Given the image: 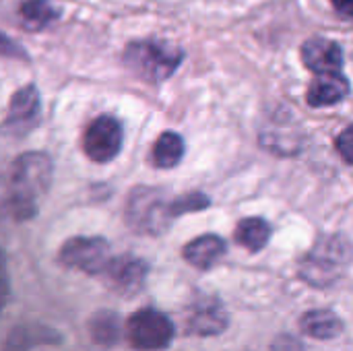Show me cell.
Instances as JSON below:
<instances>
[{
  "label": "cell",
  "instance_id": "6da1fadb",
  "mask_svg": "<svg viewBox=\"0 0 353 351\" xmlns=\"http://www.w3.org/2000/svg\"><path fill=\"white\" fill-rule=\"evenodd\" d=\"M52 182V161L43 153H25L17 157L4 176V211L17 221L31 219L37 211V199Z\"/></svg>",
  "mask_w": 353,
  "mask_h": 351
},
{
  "label": "cell",
  "instance_id": "7a4b0ae2",
  "mask_svg": "<svg viewBox=\"0 0 353 351\" xmlns=\"http://www.w3.org/2000/svg\"><path fill=\"white\" fill-rule=\"evenodd\" d=\"M184 52L174 43L161 39H141L126 46L124 62L126 66L147 83H161L170 79L180 62Z\"/></svg>",
  "mask_w": 353,
  "mask_h": 351
},
{
  "label": "cell",
  "instance_id": "3957f363",
  "mask_svg": "<svg viewBox=\"0 0 353 351\" xmlns=\"http://www.w3.org/2000/svg\"><path fill=\"white\" fill-rule=\"evenodd\" d=\"M350 265V244L341 236H327L304 257L300 265L302 279L312 288H329L337 283Z\"/></svg>",
  "mask_w": 353,
  "mask_h": 351
},
{
  "label": "cell",
  "instance_id": "277c9868",
  "mask_svg": "<svg viewBox=\"0 0 353 351\" xmlns=\"http://www.w3.org/2000/svg\"><path fill=\"white\" fill-rule=\"evenodd\" d=\"M174 219L172 199L157 188L139 186L130 192L126 205L128 225L143 236H161Z\"/></svg>",
  "mask_w": 353,
  "mask_h": 351
},
{
  "label": "cell",
  "instance_id": "5b68a950",
  "mask_svg": "<svg viewBox=\"0 0 353 351\" xmlns=\"http://www.w3.org/2000/svg\"><path fill=\"white\" fill-rule=\"evenodd\" d=\"M124 335L134 350H165L172 343L174 325L163 312H159L155 308H143L126 321Z\"/></svg>",
  "mask_w": 353,
  "mask_h": 351
},
{
  "label": "cell",
  "instance_id": "8992f818",
  "mask_svg": "<svg viewBox=\"0 0 353 351\" xmlns=\"http://www.w3.org/2000/svg\"><path fill=\"white\" fill-rule=\"evenodd\" d=\"M83 149L87 157L95 163L112 161L122 149V126L112 116L95 118L83 137Z\"/></svg>",
  "mask_w": 353,
  "mask_h": 351
},
{
  "label": "cell",
  "instance_id": "52a82bcc",
  "mask_svg": "<svg viewBox=\"0 0 353 351\" xmlns=\"http://www.w3.org/2000/svg\"><path fill=\"white\" fill-rule=\"evenodd\" d=\"M110 261V244L103 238H72L60 248V263L87 275H99Z\"/></svg>",
  "mask_w": 353,
  "mask_h": 351
},
{
  "label": "cell",
  "instance_id": "ba28073f",
  "mask_svg": "<svg viewBox=\"0 0 353 351\" xmlns=\"http://www.w3.org/2000/svg\"><path fill=\"white\" fill-rule=\"evenodd\" d=\"M149 267L145 261L134 257H116L105 263L103 271L99 273L110 290H114L120 296H132L137 294L147 279Z\"/></svg>",
  "mask_w": 353,
  "mask_h": 351
},
{
  "label": "cell",
  "instance_id": "9c48e42d",
  "mask_svg": "<svg viewBox=\"0 0 353 351\" xmlns=\"http://www.w3.org/2000/svg\"><path fill=\"white\" fill-rule=\"evenodd\" d=\"M228 312L217 298H199L186 314V333L194 337H213L228 329Z\"/></svg>",
  "mask_w": 353,
  "mask_h": 351
},
{
  "label": "cell",
  "instance_id": "30bf717a",
  "mask_svg": "<svg viewBox=\"0 0 353 351\" xmlns=\"http://www.w3.org/2000/svg\"><path fill=\"white\" fill-rule=\"evenodd\" d=\"M39 118V95L33 85L19 89L10 99V110L4 120V130L14 134H25L31 126H35Z\"/></svg>",
  "mask_w": 353,
  "mask_h": 351
},
{
  "label": "cell",
  "instance_id": "8fae6325",
  "mask_svg": "<svg viewBox=\"0 0 353 351\" xmlns=\"http://www.w3.org/2000/svg\"><path fill=\"white\" fill-rule=\"evenodd\" d=\"M304 64L316 74L325 72H341L343 68V52L337 41L327 37H312L302 46Z\"/></svg>",
  "mask_w": 353,
  "mask_h": 351
},
{
  "label": "cell",
  "instance_id": "7c38bea8",
  "mask_svg": "<svg viewBox=\"0 0 353 351\" xmlns=\"http://www.w3.org/2000/svg\"><path fill=\"white\" fill-rule=\"evenodd\" d=\"M350 95V81L341 72L319 74L308 89V103L312 108L335 106Z\"/></svg>",
  "mask_w": 353,
  "mask_h": 351
},
{
  "label": "cell",
  "instance_id": "4fadbf2b",
  "mask_svg": "<svg viewBox=\"0 0 353 351\" xmlns=\"http://www.w3.org/2000/svg\"><path fill=\"white\" fill-rule=\"evenodd\" d=\"M223 254H225V242L219 236H213V234L194 238L192 242H188L184 246V259L192 267L203 269V271L217 265Z\"/></svg>",
  "mask_w": 353,
  "mask_h": 351
},
{
  "label": "cell",
  "instance_id": "5bb4252c",
  "mask_svg": "<svg viewBox=\"0 0 353 351\" xmlns=\"http://www.w3.org/2000/svg\"><path fill=\"white\" fill-rule=\"evenodd\" d=\"M41 343H60V333L43 325H19L6 337L2 351H29L33 345Z\"/></svg>",
  "mask_w": 353,
  "mask_h": 351
},
{
  "label": "cell",
  "instance_id": "9a60e30c",
  "mask_svg": "<svg viewBox=\"0 0 353 351\" xmlns=\"http://www.w3.org/2000/svg\"><path fill=\"white\" fill-rule=\"evenodd\" d=\"M304 335L321 341L335 339L343 333V323L333 310H310L300 319Z\"/></svg>",
  "mask_w": 353,
  "mask_h": 351
},
{
  "label": "cell",
  "instance_id": "2e32d148",
  "mask_svg": "<svg viewBox=\"0 0 353 351\" xmlns=\"http://www.w3.org/2000/svg\"><path fill=\"white\" fill-rule=\"evenodd\" d=\"M89 335L97 345H116L122 337V321L116 312L99 310L89 319Z\"/></svg>",
  "mask_w": 353,
  "mask_h": 351
},
{
  "label": "cell",
  "instance_id": "e0dca14e",
  "mask_svg": "<svg viewBox=\"0 0 353 351\" xmlns=\"http://www.w3.org/2000/svg\"><path fill=\"white\" fill-rule=\"evenodd\" d=\"M271 238V225L263 217H246L236 225V242L250 252H259Z\"/></svg>",
  "mask_w": 353,
  "mask_h": 351
},
{
  "label": "cell",
  "instance_id": "ac0fdd59",
  "mask_svg": "<svg viewBox=\"0 0 353 351\" xmlns=\"http://www.w3.org/2000/svg\"><path fill=\"white\" fill-rule=\"evenodd\" d=\"M19 14L25 29L41 31L58 19L60 10L50 0H25L19 6Z\"/></svg>",
  "mask_w": 353,
  "mask_h": 351
},
{
  "label": "cell",
  "instance_id": "d6986e66",
  "mask_svg": "<svg viewBox=\"0 0 353 351\" xmlns=\"http://www.w3.org/2000/svg\"><path fill=\"white\" fill-rule=\"evenodd\" d=\"M184 157V141L178 132L165 130L153 145V153L151 159L155 163V168L161 170H170L176 168Z\"/></svg>",
  "mask_w": 353,
  "mask_h": 351
},
{
  "label": "cell",
  "instance_id": "ffe728a7",
  "mask_svg": "<svg viewBox=\"0 0 353 351\" xmlns=\"http://www.w3.org/2000/svg\"><path fill=\"white\" fill-rule=\"evenodd\" d=\"M209 207V199L201 192H190V194H184V197H178V199H172V211H174V217H180L184 213H192V211H201Z\"/></svg>",
  "mask_w": 353,
  "mask_h": 351
},
{
  "label": "cell",
  "instance_id": "44dd1931",
  "mask_svg": "<svg viewBox=\"0 0 353 351\" xmlns=\"http://www.w3.org/2000/svg\"><path fill=\"white\" fill-rule=\"evenodd\" d=\"M337 149H339V153L343 155L345 163H353V157H352L353 130H352V126H347V128H345V130L339 134V139H337Z\"/></svg>",
  "mask_w": 353,
  "mask_h": 351
},
{
  "label": "cell",
  "instance_id": "7402d4cb",
  "mask_svg": "<svg viewBox=\"0 0 353 351\" xmlns=\"http://www.w3.org/2000/svg\"><path fill=\"white\" fill-rule=\"evenodd\" d=\"M0 56H10V58H25V50L19 48L12 39H6L0 35Z\"/></svg>",
  "mask_w": 353,
  "mask_h": 351
},
{
  "label": "cell",
  "instance_id": "603a6c76",
  "mask_svg": "<svg viewBox=\"0 0 353 351\" xmlns=\"http://www.w3.org/2000/svg\"><path fill=\"white\" fill-rule=\"evenodd\" d=\"M331 2H333L335 10H337L341 17H345V19H352L353 0H331Z\"/></svg>",
  "mask_w": 353,
  "mask_h": 351
},
{
  "label": "cell",
  "instance_id": "cb8c5ba5",
  "mask_svg": "<svg viewBox=\"0 0 353 351\" xmlns=\"http://www.w3.org/2000/svg\"><path fill=\"white\" fill-rule=\"evenodd\" d=\"M6 302H8V281H6V277L2 275V277H0V310L4 308Z\"/></svg>",
  "mask_w": 353,
  "mask_h": 351
},
{
  "label": "cell",
  "instance_id": "d4e9b609",
  "mask_svg": "<svg viewBox=\"0 0 353 351\" xmlns=\"http://www.w3.org/2000/svg\"><path fill=\"white\" fill-rule=\"evenodd\" d=\"M4 275V254H2V250H0V277Z\"/></svg>",
  "mask_w": 353,
  "mask_h": 351
}]
</instances>
